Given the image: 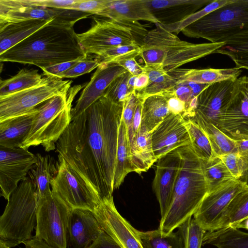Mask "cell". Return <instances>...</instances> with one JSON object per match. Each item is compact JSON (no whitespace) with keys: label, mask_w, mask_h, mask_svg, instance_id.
I'll use <instances>...</instances> for the list:
<instances>
[{"label":"cell","mask_w":248,"mask_h":248,"mask_svg":"<svg viewBox=\"0 0 248 248\" xmlns=\"http://www.w3.org/2000/svg\"><path fill=\"white\" fill-rule=\"evenodd\" d=\"M123 104L103 96L71 121L56 151L99 194L112 196Z\"/></svg>","instance_id":"1"},{"label":"cell","mask_w":248,"mask_h":248,"mask_svg":"<svg viewBox=\"0 0 248 248\" xmlns=\"http://www.w3.org/2000/svg\"><path fill=\"white\" fill-rule=\"evenodd\" d=\"M74 24L54 19L0 55V61L33 64L42 68L86 58Z\"/></svg>","instance_id":"2"},{"label":"cell","mask_w":248,"mask_h":248,"mask_svg":"<svg viewBox=\"0 0 248 248\" xmlns=\"http://www.w3.org/2000/svg\"><path fill=\"white\" fill-rule=\"evenodd\" d=\"M181 160L170 205L158 229L167 235L192 217L209 191L203 162L190 144L179 148Z\"/></svg>","instance_id":"3"},{"label":"cell","mask_w":248,"mask_h":248,"mask_svg":"<svg viewBox=\"0 0 248 248\" xmlns=\"http://www.w3.org/2000/svg\"><path fill=\"white\" fill-rule=\"evenodd\" d=\"M149 31L140 45V56L145 65L158 66L167 73L182 65L213 53L224 42L194 44L181 40L160 24Z\"/></svg>","instance_id":"4"},{"label":"cell","mask_w":248,"mask_h":248,"mask_svg":"<svg viewBox=\"0 0 248 248\" xmlns=\"http://www.w3.org/2000/svg\"><path fill=\"white\" fill-rule=\"evenodd\" d=\"M82 88L81 85L73 86L38 106L30 131L20 148L28 149L41 145L46 152L56 149L57 142L71 121L72 102Z\"/></svg>","instance_id":"5"},{"label":"cell","mask_w":248,"mask_h":248,"mask_svg":"<svg viewBox=\"0 0 248 248\" xmlns=\"http://www.w3.org/2000/svg\"><path fill=\"white\" fill-rule=\"evenodd\" d=\"M38 197L30 177L19 183L0 217V241L11 248L32 237Z\"/></svg>","instance_id":"6"},{"label":"cell","mask_w":248,"mask_h":248,"mask_svg":"<svg viewBox=\"0 0 248 248\" xmlns=\"http://www.w3.org/2000/svg\"><path fill=\"white\" fill-rule=\"evenodd\" d=\"M248 30V0H232L182 31L186 36L210 43L224 42Z\"/></svg>","instance_id":"7"},{"label":"cell","mask_w":248,"mask_h":248,"mask_svg":"<svg viewBox=\"0 0 248 248\" xmlns=\"http://www.w3.org/2000/svg\"><path fill=\"white\" fill-rule=\"evenodd\" d=\"M94 23L87 31L78 34L85 53L96 55L107 48L139 44L137 37L143 38L148 31L138 22L117 21L93 17Z\"/></svg>","instance_id":"8"},{"label":"cell","mask_w":248,"mask_h":248,"mask_svg":"<svg viewBox=\"0 0 248 248\" xmlns=\"http://www.w3.org/2000/svg\"><path fill=\"white\" fill-rule=\"evenodd\" d=\"M71 208L55 193L38 198L34 236L55 248H67Z\"/></svg>","instance_id":"9"},{"label":"cell","mask_w":248,"mask_h":248,"mask_svg":"<svg viewBox=\"0 0 248 248\" xmlns=\"http://www.w3.org/2000/svg\"><path fill=\"white\" fill-rule=\"evenodd\" d=\"M72 80L45 76L40 84L0 96V122L27 114L49 99L68 91Z\"/></svg>","instance_id":"10"},{"label":"cell","mask_w":248,"mask_h":248,"mask_svg":"<svg viewBox=\"0 0 248 248\" xmlns=\"http://www.w3.org/2000/svg\"><path fill=\"white\" fill-rule=\"evenodd\" d=\"M58 170L50 183L51 191L72 209L93 213L101 201L98 193L64 158L58 155Z\"/></svg>","instance_id":"11"},{"label":"cell","mask_w":248,"mask_h":248,"mask_svg":"<svg viewBox=\"0 0 248 248\" xmlns=\"http://www.w3.org/2000/svg\"><path fill=\"white\" fill-rule=\"evenodd\" d=\"M218 128L234 140H248V76L234 82Z\"/></svg>","instance_id":"12"},{"label":"cell","mask_w":248,"mask_h":248,"mask_svg":"<svg viewBox=\"0 0 248 248\" xmlns=\"http://www.w3.org/2000/svg\"><path fill=\"white\" fill-rule=\"evenodd\" d=\"M91 14L31 5L24 0H0V26L30 19H57L75 23Z\"/></svg>","instance_id":"13"},{"label":"cell","mask_w":248,"mask_h":248,"mask_svg":"<svg viewBox=\"0 0 248 248\" xmlns=\"http://www.w3.org/2000/svg\"><path fill=\"white\" fill-rule=\"evenodd\" d=\"M1 196L8 200L19 183L26 180L36 162V155L22 148L0 147Z\"/></svg>","instance_id":"14"},{"label":"cell","mask_w":248,"mask_h":248,"mask_svg":"<svg viewBox=\"0 0 248 248\" xmlns=\"http://www.w3.org/2000/svg\"><path fill=\"white\" fill-rule=\"evenodd\" d=\"M247 187L246 182L232 179L210 190L193 215L194 218L206 232H212L232 199Z\"/></svg>","instance_id":"15"},{"label":"cell","mask_w":248,"mask_h":248,"mask_svg":"<svg viewBox=\"0 0 248 248\" xmlns=\"http://www.w3.org/2000/svg\"><path fill=\"white\" fill-rule=\"evenodd\" d=\"M93 214L103 230L121 248H143L139 231L120 215L112 196L102 199Z\"/></svg>","instance_id":"16"},{"label":"cell","mask_w":248,"mask_h":248,"mask_svg":"<svg viewBox=\"0 0 248 248\" xmlns=\"http://www.w3.org/2000/svg\"><path fill=\"white\" fill-rule=\"evenodd\" d=\"M186 119L170 113L151 133L153 151L157 159L170 152L190 144Z\"/></svg>","instance_id":"17"},{"label":"cell","mask_w":248,"mask_h":248,"mask_svg":"<svg viewBox=\"0 0 248 248\" xmlns=\"http://www.w3.org/2000/svg\"><path fill=\"white\" fill-rule=\"evenodd\" d=\"M181 160L179 148L157 160L153 188L159 202L161 219L165 217L170 205Z\"/></svg>","instance_id":"18"},{"label":"cell","mask_w":248,"mask_h":248,"mask_svg":"<svg viewBox=\"0 0 248 248\" xmlns=\"http://www.w3.org/2000/svg\"><path fill=\"white\" fill-rule=\"evenodd\" d=\"M234 82L224 81L208 84L198 96L193 117L218 128L221 115L230 98Z\"/></svg>","instance_id":"19"},{"label":"cell","mask_w":248,"mask_h":248,"mask_svg":"<svg viewBox=\"0 0 248 248\" xmlns=\"http://www.w3.org/2000/svg\"><path fill=\"white\" fill-rule=\"evenodd\" d=\"M127 71L116 63L101 64L86 84L75 107L71 111V120L79 115L104 95L110 84Z\"/></svg>","instance_id":"20"},{"label":"cell","mask_w":248,"mask_h":248,"mask_svg":"<svg viewBox=\"0 0 248 248\" xmlns=\"http://www.w3.org/2000/svg\"><path fill=\"white\" fill-rule=\"evenodd\" d=\"M103 231L92 212L71 209L68 224V245L70 248H88Z\"/></svg>","instance_id":"21"},{"label":"cell","mask_w":248,"mask_h":248,"mask_svg":"<svg viewBox=\"0 0 248 248\" xmlns=\"http://www.w3.org/2000/svg\"><path fill=\"white\" fill-rule=\"evenodd\" d=\"M213 0H146L160 24L169 25L182 21Z\"/></svg>","instance_id":"22"},{"label":"cell","mask_w":248,"mask_h":248,"mask_svg":"<svg viewBox=\"0 0 248 248\" xmlns=\"http://www.w3.org/2000/svg\"><path fill=\"white\" fill-rule=\"evenodd\" d=\"M96 15L117 21L134 22L143 20L160 24L146 0H110L108 6Z\"/></svg>","instance_id":"23"},{"label":"cell","mask_w":248,"mask_h":248,"mask_svg":"<svg viewBox=\"0 0 248 248\" xmlns=\"http://www.w3.org/2000/svg\"><path fill=\"white\" fill-rule=\"evenodd\" d=\"M242 72L236 67L229 68L201 69L177 68L168 73L177 83L192 82L210 84L224 81H235Z\"/></svg>","instance_id":"24"},{"label":"cell","mask_w":248,"mask_h":248,"mask_svg":"<svg viewBox=\"0 0 248 248\" xmlns=\"http://www.w3.org/2000/svg\"><path fill=\"white\" fill-rule=\"evenodd\" d=\"M37 108L30 112L0 122V147L20 148L28 136Z\"/></svg>","instance_id":"25"},{"label":"cell","mask_w":248,"mask_h":248,"mask_svg":"<svg viewBox=\"0 0 248 248\" xmlns=\"http://www.w3.org/2000/svg\"><path fill=\"white\" fill-rule=\"evenodd\" d=\"M54 19H30L0 26V55Z\"/></svg>","instance_id":"26"},{"label":"cell","mask_w":248,"mask_h":248,"mask_svg":"<svg viewBox=\"0 0 248 248\" xmlns=\"http://www.w3.org/2000/svg\"><path fill=\"white\" fill-rule=\"evenodd\" d=\"M142 99L140 129L152 133L171 112L162 93L149 95Z\"/></svg>","instance_id":"27"},{"label":"cell","mask_w":248,"mask_h":248,"mask_svg":"<svg viewBox=\"0 0 248 248\" xmlns=\"http://www.w3.org/2000/svg\"><path fill=\"white\" fill-rule=\"evenodd\" d=\"M36 156L35 169H32L29 173L39 198L51 192L50 183L58 173V162L49 155L43 156L38 153Z\"/></svg>","instance_id":"28"},{"label":"cell","mask_w":248,"mask_h":248,"mask_svg":"<svg viewBox=\"0 0 248 248\" xmlns=\"http://www.w3.org/2000/svg\"><path fill=\"white\" fill-rule=\"evenodd\" d=\"M131 152L126 125L122 119L119 129L116 162L114 176V189L118 188L125 176L133 172Z\"/></svg>","instance_id":"29"},{"label":"cell","mask_w":248,"mask_h":248,"mask_svg":"<svg viewBox=\"0 0 248 248\" xmlns=\"http://www.w3.org/2000/svg\"><path fill=\"white\" fill-rule=\"evenodd\" d=\"M248 219V187L238 193L231 201L218 219L212 232L238 225Z\"/></svg>","instance_id":"30"},{"label":"cell","mask_w":248,"mask_h":248,"mask_svg":"<svg viewBox=\"0 0 248 248\" xmlns=\"http://www.w3.org/2000/svg\"><path fill=\"white\" fill-rule=\"evenodd\" d=\"M130 149L134 172L140 174L146 172L157 161L153 151L151 133L140 129Z\"/></svg>","instance_id":"31"},{"label":"cell","mask_w":248,"mask_h":248,"mask_svg":"<svg viewBox=\"0 0 248 248\" xmlns=\"http://www.w3.org/2000/svg\"><path fill=\"white\" fill-rule=\"evenodd\" d=\"M185 223L176 232L167 235L156 230L141 232L138 234L143 248H185Z\"/></svg>","instance_id":"32"},{"label":"cell","mask_w":248,"mask_h":248,"mask_svg":"<svg viewBox=\"0 0 248 248\" xmlns=\"http://www.w3.org/2000/svg\"><path fill=\"white\" fill-rule=\"evenodd\" d=\"M206 244L217 248H248V232L232 227L206 232L202 245Z\"/></svg>","instance_id":"33"},{"label":"cell","mask_w":248,"mask_h":248,"mask_svg":"<svg viewBox=\"0 0 248 248\" xmlns=\"http://www.w3.org/2000/svg\"><path fill=\"white\" fill-rule=\"evenodd\" d=\"M216 53L230 57L236 67L248 70V30L228 38Z\"/></svg>","instance_id":"34"},{"label":"cell","mask_w":248,"mask_h":248,"mask_svg":"<svg viewBox=\"0 0 248 248\" xmlns=\"http://www.w3.org/2000/svg\"><path fill=\"white\" fill-rule=\"evenodd\" d=\"M143 66L144 72L149 78L148 86L143 90L136 92L137 95L141 98L155 94L161 93L174 88L176 81L168 73L161 68L154 65Z\"/></svg>","instance_id":"35"},{"label":"cell","mask_w":248,"mask_h":248,"mask_svg":"<svg viewBox=\"0 0 248 248\" xmlns=\"http://www.w3.org/2000/svg\"><path fill=\"white\" fill-rule=\"evenodd\" d=\"M43 79L36 69L23 68L14 76L0 81V96L36 86Z\"/></svg>","instance_id":"36"},{"label":"cell","mask_w":248,"mask_h":248,"mask_svg":"<svg viewBox=\"0 0 248 248\" xmlns=\"http://www.w3.org/2000/svg\"><path fill=\"white\" fill-rule=\"evenodd\" d=\"M185 125L189 134L190 145L202 161H209L217 157L209 139L202 128L191 119H186Z\"/></svg>","instance_id":"37"},{"label":"cell","mask_w":248,"mask_h":248,"mask_svg":"<svg viewBox=\"0 0 248 248\" xmlns=\"http://www.w3.org/2000/svg\"><path fill=\"white\" fill-rule=\"evenodd\" d=\"M190 119L197 123L205 131L217 156L237 152L235 140L229 137L216 126L195 117Z\"/></svg>","instance_id":"38"},{"label":"cell","mask_w":248,"mask_h":248,"mask_svg":"<svg viewBox=\"0 0 248 248\" xmlns=\"http://www.w3.org/2000/svg\"><path fill=\"white\" fill-rule=\"evenodd\" d=\"M140 45L138 43L118 46L103 49L95 56L101 64L116 63L139 56Z\"/></svg>","instance_id":"39"},{"label":"cell","mask_w":248,"mask_h":248,"mask_svg":"<svg viewBox=\"0 0 248 248\" xmlns=\"http://www.w3.org/2000/svg\"><path fill=\"white\" fill-rule=\"evenodd\" d=\"M203 162L209 191L228 181L235 179L218 156L209 161Z\"/></svg>","instance_id":"40"},{"label":"cell","mask_w":248,"mask_h":248,"mask_svg":"<svg viewBox=\"0 0 248 248\" xmlns=\"http://www.w3.org/2000/svg\"><path fill=\"white\" fill-rule=\"evenodd\" d=\"M232 0H213L205 7L181 21L169 25H160L166 30L176 35L182 31L215 10L230 2Z\"/></svg>","instance_id":"41"},{"label":"cell","mask_w":248,"mask_h":248,"mask_svg":"<svg viewBox=\"0 0 248 248\" xmlns=\"http://www.w3.org/2000/svg\"><path fill=\"white\" fill-rule=\"evenodd\" d=\"M131 75L127 71L117 77L107 88L103 96L115 103L123 104L132 93L128 86V80Z\"/></svg>","instance_id":"42"},{"label":"cell","mask_w":248,"mask_h":248,"mask_svg":"<svg viewBox=\"0 0 248 248\" xmlns=\"http://www.w3.org/2000/svg\"><path fill=\"white\" fill-rule=\"evenodd\" d=\"M185 223V248H201L206 232L194 217L189 218Z\"/></svg>","instance_id":"43"},{"label":"cell","mask_w":248,"mask_h":248,"mask_svg":"<svg viewBox=\"0 0 248 248\" xmlns=\"http://www.w3.org/2000/svg\"><path fill=\"white\" fill-rule=\"evenodd\" d=\"M101 64L99 60L95 57L86 58L79 60L74 66L68 70L59 75L56 77L63 78H76L81 75L90 73L97 68Z\"/></svg>","instance_id":"44"},{"label":"cell","mask_w":248,"mask_h":248,"mask_svg":"<svg viewBox=\"0 0 248 248\" xmlns=\"http://www.w3.org/2000/svg\"><path fill=\"white\" fill-rule=\"evenodd\" d=\"M110 0H79L65 9L80 11L96 15L108 6Z\"/></svg>","instance_id":"45"},{"label":"cell","mask_w":248,"mask_h":248,"mask_svg":"<svg viewBox=\"0 0 248 248\" xmlns=\"http://www.w3.org/2000/svg\"><path fill=\"white\" fill-rule=\"evenodd\" d=\"M218 157L224 163L233 178L240 180L243 174L242 163L238 153H232Z\"/></svg>","instance_id":"46"},{"label":"cell","mask_w":248,"mask_h":248,"mask_svg":"<svg viewBox=\"0 0 248 248\" xmlns=\"http://www.w3.org/2000/svg\"><path fill=\"white\" fill-rule=\"evenodd\" d=\"M161 93L167 101L170 112L174 114L180 115L185 118L186 113V104L177 96L174 88Z\"/></svg>","instance_id":"47"},{"label":"cell","mask_w":248,"mask_h":248,"mask_svg":"<svg viewBox=\"0 0 248 248\" xmlns=\"http://www.w3.org/2000/svg\"><path fill=\"white\" fill-rule=\"evenodd\" d=\"M138 101V97L134 91L124 103L122 119L127 129L131 124Z\"/></svg>","instance_id":"48"},{"label":"cell","mask_w":248,"mask_h":248,"mask_svg":"<svg viewBox=\"0 0 248 248\" xmlns=\"http://www.w3.org/2000/svg\"><path fill=\"white\" fill-rule=\"evenodd\" d=\"M138 101L133 120L130 127L127 129L130 147L134 143L140 129L141 115L143 99L138 96Z\"/></svg>","instance_id":"49"},{"label":"cell","mask_w":248,"mask_h":248,"mask_svg":"<svg viewBox=\"0 0 248 248\" xmlns=\"http://www.w3.org/2000/svg\"><path fill=\"white\" fill-rule=\"evenodd\" d=\"M79 0H24L29 4L49 8L65 9Z\"/></svg>","instance_id":"50"},{"label":"cell","mask_w":248,"mask_h":248,"mask_svg":"<svg viewBox=\"0 0 248 248\" xmlns=\"http://www.w3.org/2000/svg\"><path fill=\"white\" fill-rule=\"evenodd\" d=\"M235 143L242 163L243 174L240 180L248 184V140H235Z\"/></svg>","instance_id":"51"},{"label":"cell","mask_w":248,"mask_h":248,"mask_svg":"<svg viewBox=\"0 0 248 248\" xmlns=\"http://www.w3.org/2000/svg\"><path fill=\"white\" fill-rule=\"evenodd\" d=\"M79 60H80L62 62L41 69L43 70V75L45 76L57 77L71 68Z\"/></svg>","instance_id":"52"},{"label":"cell","mask_w":248,"mask_h":248,"mask_svg":"<svg viewBox=\"0 0 248 248\" xmlns=\"http://www.w3.org/2000/svg\"><path fill=\"white\" fill-rule=\"evenodd\" d=\"M88 248H121L115 241L103 231Z\"/></svg>","instance_id":"53"},{"label":"cell","mask_w":248,"mask_h":248,"mask_svg":"<svg viewBox=\"0 0 248 248\" xmlns=\"http://www.w3.org/2000/svg\"><path fill=\"white\" fill-rule=\"evenodd\" d=\"M117 64L124 68L132 76H138L144 72L143 66L138 63L135 58L121 61Z\"/></svg>","instance_id":"54"},{"label":"cell","mask_w":248,"mask_h":248,"mask_svg":"<svg viewBox=\"0 0 248 248\" xmlns=\"http://www.w3.org/2000/svg\"><path fill=\"white\" fill-rule=\"evenodd\" d=\"M24 248H55L48 245L43 240L38 239L35 236L23 243Z\"/></svg>","instance_id":"55"},{"label":"cell","mask_w":248,"mask_h":248,"mask_svg":"<svg viewBox=\"0 0 248 248\" xmlns=\"http://www.w3.org/2000/svg\"><path fill=\"white\" fill-rule=\"evenodd\" d=\"M149 82L148 76L145 72L142 73L137 77L134 91L138 92L143 90L148 86Z\"/></svg>","instance_id":"56"},{"label":"cell","mask_w":248,"mask_h":248,"mask_svg":"<svg viewBox=\"0 0 248 248\" xmlns=\"http://www.w3.org/2000/svg\"><path fill=\"white\" fill-rule=\"evenodd\" d=\"M137 76H134L131 75L130 78H129L128 82V86L129 87V90L131 92L134 91V86L136 80Z\"/></svg>","instance_id":"57"},{"label":"cell","mask_w":248,"mask_h":248,"mask_svg":"<svg viewBox=\"0 0 248 248\" xmlns=\"http://www.w3.org/2000/svg\"><path fill=\"white\" fill-rule=\"evenodd\" d=\"M0 248H11L6 245L4 242L0 241Z\"/></svg>","instance_id":"58"}]
</instances>
